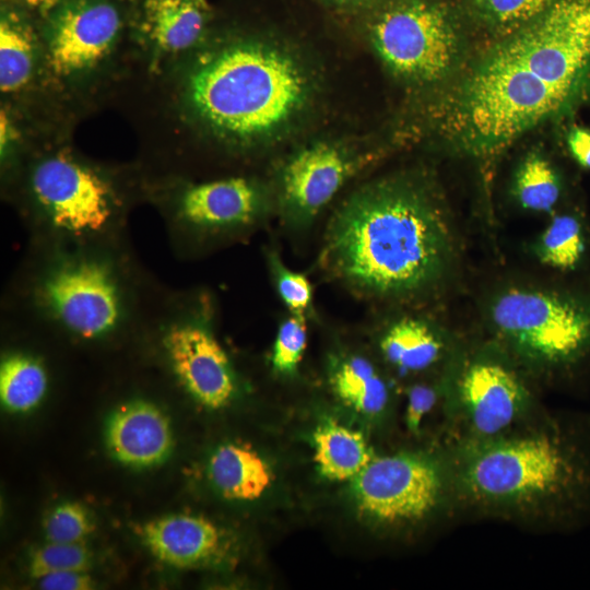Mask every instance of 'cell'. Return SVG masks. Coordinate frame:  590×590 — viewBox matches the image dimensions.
I'll return each instance as SVG.
<instances>
[{
	"label": "cell",
	"mask_w": 590,
	"mask_h": 590,
	"mask_svg": "<svg viewBox=\"0 0 590 590\" xmlns=\"http://www.w3.org/2000/svg\"><path fill=\"white\" fill-rule=\"evenodd\" d=\"M31 7H50L58 0H21Z\"/></svg>",
	"instance_id": "cell-35"
},
{
	"label": "cell",
	"mask_w": 590,
	"mask_h": 590,
	"mask_svg": "<svg viewBox=\"0 0 590 590\" xmlns=\"http://www.w3.org/2000/svg\"><path fill=\"white\" fill-rule=\"evenodd\" d=\"M208 473L217 492L231 500H256L274 481L270 463L244 442L220 446L210 457Z\"/></svg>",
	"instance_id": "cell-18"
},
{
	"label": "cell",
	"mask_w": 590,
	"mask_h": 590,
	"mask_svg": "<svg viewBox=\"0 0 590 590\" xmlns=\"http://www.w3.org/2000/svg\"><path fill=\"white\" fill-rule=\"evenodd\" d=\"M534 250L546 266L559 270L576 268L585 252L578 219L569 214L556 215L539 237Z\"/></svg>",
	"instance_id": "cell-26"
},
{
	"label": "cell",
	"mask_w": 590,
	"mask_h": 590,
	"mask_svg": "<svg viewBox=\"0 0 590 590\" xmlns=\"http://www.w3.org/2000/svg\"><path fill=\"white\" fill-rule=\"evenodd\" d=\"M498 332L520 353L548 366H569L590 351V300L512 288L491 306Z\"/></svg>",
	"instance_id": "cell-10"
},
{
	"label": "cell",
	"mask_w": 590,
	"mask_h": 590,
	"mask_svg": "<svg viewBox=\"0 0 590 590\" xmlns=\"http://www.w3.org/2000/svg\"><path fill=\"white\" fill-rule=\"evenodd\" d=\"M436 390L429 386L415 385L408 391V402L405 410L406 427L412 433L420 430L425 415L436 403Z\"/></svg>",
	"instance_id": "cell-31"
},
{
	"label": "cell",
	"mask_w": 590,
	"mask_h": 590,
	"mask_svg": "<svg viewBox=\"0 0 590 590\" xmlns=\"http://www.w3.org/2000/svg\"><path fill=\"white\" fill-rule=\"evenodd\" d=\"M261 189L240 176L186 182L163 203L166 236L179 259H192L233 243L263 216Z\"/></svg>",
	"instance_id": "cell-9"
},
{
	"label": "cell",
	"mask_w": 590,
	"mask_h": 590,
	"mask_svg": "<svg viewBox=\"0 0 590 590\" xmlns=\"http://www.w3.org/2000/svg\"><path fill=\"white\" fill-rule=\"evenodd\" d=\"M268 266L276 293L291 314L305 316L312 308V285L300 272L290 269L275 250L267 255Z\"/></svg>",
	"instance_id": "cell-30"
},
{
	"label": "cell",
	"mask_w": 590,
	"mask_h": 590,
	"mask_svg": "<svg viewBox=\"0 0 590 590\" xmlns=\"http://www.w3.org/2000/svg\"><path fill=\"white\" fill-rule=\"evenodd\" d=\"M520 205L535 212H550L560 196V181L551 163L540 154H529L519 165L514 185Z\"/></svg>",
	"instance_id": "cell-25"
},
{
	"label": "cell",
	"mask_w": 590,
	"mask_h": 590,
	"mask_svg": "<svg viewBox=\"0 0 590 590\" xmlns=\"http://www.w3.org/2000/svg\"><path fill=\"white\" fill-rule=\"evenodd\" d=\"M555 0H458L470 31L493 40L504 37L546 10Z\"/></svg>",
	"instance_id": "cell-23"
},
{
	"label": "cell",
	"mask_w": 590,
	"mask_h": 590,
	"mask_svg": "<svg viewBox=\"0 0 590 590\" xmlns=\"http://www.w3.org/2000/svg\"><path fill=\"white\" fill-rule=\"evenodd\" d=\"M208 16L206 0H144L142 26L158 47L179 51L197 42Z\"/></svg>",
	"instance_id": "cell-20"
},
{
	"label": "cell",
	"mask_w": 590,
	"mask_h": 590,
	"mask_svg": "<svg viewBox=\"0 0 590 590\" xmlns=\"http://www.w3.org/2000/svg\"><path fill=\"white\" fill-rule=\"evenodd\" d=\"M567 146L576 162L590 169V130L574 126L567 134Z\"/></svg>",
	"instance_id": "cell-33"
},
{
	"label": "cell",
	"mask_w": 590,
	"mask_h": 590,
	"mask_svg": "<svg viewBox=\"0 0 590 590\" xmlns=\"http://www.w3.org/2000/svg\"><path fill=\"white\" fill-rule=\"evenodd\" d=\"M449 235L432 193L390 178L354 193L333 216L324 240L327 269L355 292L375 297L417 293L449 257Z\"/></svg>",
	"instance_id": "cell-3"
},
{
	"label": "cell",
	"mask_w": 590,
	"mask_h": 590,
	"mask_svg": "<svg viewBox=\"0 0 590 590\" xmlns=\"http://www.w3.org/2000/svg\"><path fill=\"white\" fill-rule=\"evenodd\" d=\"M368 32L388 69L411 84L449 83L467 63L471 31L458 0H384Z\"/></svg>",
	"instance_id": "cell-7"
},
{
	"label": "cell",
	"mask_w": 590,
	"mask_h": 590,
	"mask_svg": "<svg viewBox=\"0 0 590 590\" xmlns=\"http://www.w3.org/2000/svg\"><path fill=\"white\" fill-rule=\"evenodd\" d=\"M312 442L320 474L332 481H352L374 458L359 432L332 421L317 427Z\"/></svg>",
	"instance_id": "cell-22"
},
{
	"label": "cell",
	"mask_w": 590,
	"mask_h": 590,
	"mask_svg": "<svg viewBox=\"0 0 590 590\" xmlns=\"http://www.w3.org/2000/svg\"><path fill=\"white\" fill-rule=\"evenodd\" d=\"M328 381L335 397L347 408L364 415L381 414L389 402L388 386L366 357L343 352L331 357Z\"/></svg>",
	"instance_id": "cell-19"
},
{
	"label": "cell",
	"mask_w": 590,
	"mask_h": 590,
	"mask_svg": "<svg viewBox=\"0 0 590 590\" xmlns=\"http://www.w3.org/2000/svg\"><path fill=\"white\" fill-rule=\"evenodd\" d=\"M118 10L106 0H70L54 13L48 61L58 75L91 69L109 51L119 30Z\"/></svg>",
	"instance_id": "cell-12"
},
{
	"label": "cell",
	"mask_w": 590,
	"mask_h": 590,
	"mask_svg": "<svg viewBox=\"0 0 590 590\" xmlns=\"http://www.w3.org/2000/svg\"><path fill=\"white\" fill-rule=\"evenodd\" d=\"M166 287L129 236L84 245L27 243L2 295L1 315L66 346H137Z\"/></svg>",
	"instance_id": "cell-2"
},
{
	"label": "cell",
	"mask_w": 590,
	"mask_h": 590,
	"mask_svg": "<svg viewBox=\"0 0 590 590\" xmlns=\"http://www.w3.org/2000/svg\"><path fill=\"white\" fill-rule=\"evenodd\" d=\"M43 528L48 542L83 543L95 530V522L85 506L67 502L47 514Z\"/></svg>",
	"instance_id": "cell-29"
},
{
	"label": "cell",
	"mask_w": 590,
	"mask_h": 590,
	"mask_svg": "<svg viewBox=\"0 0 590 590\" xmlns=\"http://www.w3.org/2000/svg\"><path fill=\"white\" fill-rule=\"evenodd\" d=\"M138 534L160 562L180 569L220 567L235 558L233 535L201 516L152 519L139 527Z\"/></svg>",
	"instance_id": "cell-14"
},
{
	"label": "cell",
	"mask_w": 590,
	"mask_h": 590,
	"mask_svg": "<svg viewBox=\"0 0 590 590\" xmlns=\"http://www.w3.org/2000/svg\"><path fill=\"white\" fill-rule=\"evenodd\" d=\"M93 585V579L86 571H60L38 579L39 588L45 590H88Z\"/></svg>",
	"instance_id": "cell-32"
},
{
	"label": "cell",
	"mask_w": 590,
	"mask_h": 590,
	"mask_svg": "<svg viewBox=\"0 0 590 590\" xmlns=\"http://www.w3.org/2000/svg\"><path fill=\"white\" fill-rule=\"evenodd\" d=\"M356 168V160L328 143L307 146L291 157L280 179L286 225L294 229L310 225Z\"/></svg>",
	"instance_id": "cell-13"
},
{
	"label": "cell",
	"mask_w": 590,
	"mask_h": 590,
	"mask_svg": "<svg viewBox=\"0 0 590 590\" xmlns=\"http://www.w3.org/2000/svg\"><path fill=\"white\" fill-rule=\"evenodd\" d=\"M459 393L473 427L483 435L505 429L526 400L524 388L516 374L486 358L476 359L464 369Z\"/></svg>",
	"instance_id": "cell-17"
},
{
	"label": "cell",
	"mask_w": 590,
	"mask_h": 590,
	"mask_svg": "<svg viewBox=\"0 0 590 590\" xmlns=\"http://www.w3.org/2000/svg\"><path fill=\"white\" fill-rule=\"evenodd\" d=\"M386 361L401 371H421L440 356L444 344L436 329L417 317H402L392 321L379 340Z\"/></svg>",
	"instance_id": "cell-21"
},
{
	"label": "cell",
	"mask_w": 590,
	"mask_h": 590,
	"mask_svg": "<svg viewBox=\"0 0 590 590\" xmlns=\"http://www.w3.org/2000/svg\"><path fill=\"white\" fill-rule=\"evenodd\" d=\"M469 489L488 502L555 498L579 504L590 489V464L558 437H531L484 448L467 467Z\"/></svg>",
	"instance_id": "cell-8"
},
{
	"label": "cell",
	"mask_w": 590,
	"mask_h": 590,
	"mask_svg": "<svg viewBox=\"0 0 590 590\" xmlns=\"http://www.w3.org/2000/svg\"><path fill=\"white\" fill-rule=\"evenodd\" d=\"M91 563V552L83 543L48 542L33 552L30 574L39 579L60 571H87Z\"/></svg>",
	"instance_id": "cell-28"
},
{
	"label": "cell",
	"mask_w": 590,
	"mask_h": 590,
	"mask_svg": "<svg viewBox=\"0 0 590 590\" xmlns=\"http://www.w3.org/2000/svg\"><path fill=\"white\" fill-rule=\"evenodd\" d=\"M217 304L205 287H166L135 347L149 351L198 404L221 410L240 391L239 377L217 333Z\"/></svg>",
	"instance_id": "cell-6"
},
{
	"label": "cell",
	"mask_w": 590,
	"mask_h": 590,
	"mask_svg": "<svg viewBox=\"0 0 590 590\" xmlns=\"http://www.w3.org/2000/svg\"><path fill=\"white\" fill-rule=\"evenodd\" d=\"M35 61V38L31 27L14 13L0 22V88L11 93L30 80Z\"/></svg>",
	"instance_id": "cell-24"
},
{
	"label": "cell",
	"mask_w": 590,
	"mask_h": 590,
	"mask_svg": "<svg viewBox=\"0 0 590 590\" xmlns=\"http://www.w3.org/2000/svg\"><path fill=\"white\" fill-rule=\"evenodd\" d=\"M1 326L8 344L1 354L0 400L10 412H30L49 394L51 369L46 355L33 345L31 326L5 315H1Z\"/></svg>",
	"instance_id": "cell-15"
},
{
	"label": "cell",
	"mask_w": 590,
	"mask_h": 590,
	"mask_svg": "<svg viewBox=\"0 0 590 590\" xmlns=\"http://www.w3.org/2000/svg\"><path fill=\"white\" fill-rule=\"evenodd\" d=\"M107 446L121 463L146 468L163 462L173 447L166 413L152 400L132 397L121 401L109 416Z\"/></svg>",
	"instance_id": "cell-16"
},
{
	"label": "cell",
	"mask_w": 590,
	"mask_h": 590,
	"mask_svg": "<svg viewBox=\"0 0 590 590\" xmlns=\"http://www.w3.org/2000/svg\"><path fill=\"white\" fill-rule=\"evenodd\" d=\"M337 7L345 9H367L373 10L384 0H326Z\"/></svg>",
	"instance_id": "cell-34"
},
{
	"label": "cell",
	"mask_w": 590,
	"mask_h": 590,
	"mask_svg": "<svg viewBox=\"0 0 590 590\" xmlns=\"http://www.w3.org/2000/svg\"><path fill=\"white\" fill-rule=\"evenodd\" d=\"M24 188L28 243L84 245L129 236L128 198L101 168L58 152L35 161Z\"/></svg>",
	"instance_id": "cell-5"
},
{
	"label": "cell",
	"mask_w": 590,
	"mask_h": 590,
	"mask_svg": "<svg viewBox=\"0 0 590 590\" xmlns=\"http://www.w3.org/2000/svg\"><path fill=\"white\" fill-rule=\"evenodd\" d=\"M306 318L291 314L279 324L270 357L276 375L293 376L297 371L307 346Z\"/></svg>",
	"instance_id": "cell-27"
},
{
	"label": "cell",
	"mask_w": 590,
	"mask_h": 590,
	"mask_svg": "<svg viewBox=\"0 0 590 590\" xmlns=\"http://www.w3.org/2000/svg\"><path fill=\"white\" fill-rule=\"evenodd\" d=\"M188 91L192 106L210 126L249 141L276 131L297 114L306 99L307 79L283 50L239 43L200 63Z\"/></svg>",
	"instance_id": "cell-4"
},
{
	"label": "cell",
	"mask_w": 590,
	"mask_h": 590,
	"mask_svg": "<svg viewBox=\"0 0 590 590\" xmlns=\"http://www.w3.org/2000/svg\"><path fill=\"white\" fill-rule=\"evenodd\" d=\"M590 80V0H555L489 46L435 106L441 138L488 156L566 111Z\"/></svg>",
	"instance_id": "cell-1"
},
{
	"label": "cell",
	"mask_w": 590,
	"mask_h": 590,
	"mask_svg": "<svg viewBox=\"0 0 590 590\" xmlns=\"http://www.w3.org/2000/svg\"><path fill=\"white\" fill-rule=\"evenodd\" d=\"M351 482L358 511L388 524L424 518L435 508L440 495L437 469L417 455L373 458Z\"/></svg>",
	"instance_id": "cell-11"
}]
</instances>
